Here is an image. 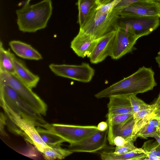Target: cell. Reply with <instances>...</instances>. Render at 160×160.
<instances>
[{
    "mask_svg": "<svg viewBox=\"0 0 160 160\" xmlns=\"http://www.w3.org/2000/svg\"><path fill=\"white\" fill-rule=\"evenodd\" d=\"M157 85L152 69L142 66L132 75L98 92L94 96L101 99L117 95H136L152 90Z\"/></svg>",
    "mask_w": 160,
    "mask_h": 160,
    "instance_id": "obj_1",
    "label": "cell"
},
{
    "mask_svg": "<svg viewBox=\"0 0 160 160\" xmlns=\"http://www.w3.org/2000/svg\"><path fill=\"white\" fill-rule=\"evenodd\" d=\"M51 0H43L33 4L25 3L16 11L17 24L23 32H35L45 28L52 14Z\"/></svg>",
    "mask_w": 160,
    "mask_h": 160,
    "instance_id": "obj_2",
    "label": "cell"
},
{
    "mask_svg": "<svg viewBox=\"0 0 160 160\" xmlns=\"http://www.w3.org/2000/svg\"><path fill=\"white\" fill-rule=\"evenodd\" d=\"M97 4L92 9L79 31L97 39L107 33L116 30L120 18L119 13L113 9L102 12L97 9Z\"/></svg>",
    "mask_w": 160,
    "mask_h": 160,
    "instance_id": "obj_3",
    "label": "cell"
},
{
    "mask_svg": "<svg viewBox=\"0 0 160 160\" xmlns=\"http://www.w3.org/2000/svg\"><path fill=\"white\" fill-rule=\"evenodd\" d=\"M0 104H4L20 117L40 127L47 123L42 115L23 101L16 91L7 85L0 84Z\"/></svg>",
    "mask_w": 160,
    "mask_h": 160,
    "instance_id": "obj_4",
    "label": "cell"
},
{
    "mask_svg": "<svg viewBox=\"0 0 160 160\" xmlns=\"http://www.w3.org/2000/svg\"><path fill=\"white\" fill-rule=\"evenodd\" d=\"M6 118L9 129L12 132L21 135L27 141L34 145L38 150L48 146L42 140L33 122L22 118L4 104H0Z\"/></svg>",
    "mask_w": 160,
    "mask_h": 160,
    "instance_id": "obj_5",
    "label": "cell"
},
{
    "mask_svg": "<svg viewBox=\"0 0 160 160\" xmlns=\"http://www.w3.org/2000/svg\"><path fill=\"white\" fill-rule=\"evenodd\" d=\"M0 84L10 86L23 101L35 111L42 115H46L47 106L45 103L15 74L0 72Z\"/></svg>",
    "mask_w": 160,
    "mask_h": 160,
    "instance_id": "obj_6",
    "label": "cell"
},
{
    "mask_svg": "<svg viewBox=\"0 0 160 160\" xmlns=\"http://www.w3.org/2000/svg\"><path fill=\"white\" fill-rule=\"evenodd\" d=\"M41 127L49 130L69 144L79 142L98 130L97 126L94 125L50 124L47 123Z\"/></svg>",
    "mask_w": 160,
    "mask_h": 160,
    "instance_id": "obj_7",
    "label": "cell"
},
{
    "mask_svg": "<svg viewBox=\"0 0 160 160\" xmlns=\"http://www.w3.org/2000/svg\"><path fill=\"white\" fill-rule=\"evenodd\" d=\"M160 24V18L158 17H130L120 18L118 27L139 38L151 33Z\"/></svg>",
    "mask_w": 160,
    "mask_h": 160,
    "instance_id": "obj_8",
    "label": "cell"
},
{
    "mask_svg": "<svg viewBox=\"0 0 160 160\" xmlns=\"http://www.w3.org/2000/svg\"><path fill=\"white\" fill-rule=\"evenodd\" d=\"M49 67L57 76L84 83L90 82L95 73L94 69L86 62H83L79 65L51 63Z\"/></svg>",
    "mask_w": 160,
    "mask_h": 160,
    "instance_id": "obj_9",
    "label": "cell"
},
{
    "mask_svg": "<svg viewBox=\"0 0 160 160\" xmlns=\"http://www.w3.org/2000/svg\"><path fill=\"white\" fill-rule=\"evenodd\" d=\"M119 15L121 18L130 17H156L160 18V1L139 0L123 9Z\"/></svg>",
    "mask_w": 160,
    "mask_h": 160,
    "instance_id": "obj_10",
    "label": "cell"
},
{
    "mask_svg": "<svg viewBox=\"0 0 160 160\" xmlns=\"http://www.w3.org/2000/svg\"><path fill=\"white\" fill-rule=\"evenodd\" d=\"M116 31L110 57L116 60L132 52L139 38L118 27Z\"/></svg>",
    "mask_w": 160,
    "mask_h": 160,
    "instance_id": "obj_11",
    "label": "cell"
},
{
    "mask_svg": "<svg viewBox=\"0 0 160 160\" xmlns=\"http://www.w3.org/2000/svg\"><path fill=\"white\" fill-rule=\"evenodd\" d=\"M108 128L104 131L98 130L80 142L70 144L68 149L73 152L94 153L106 146Z\"/></svg>",
    "mask_w": 160,
    "mask_h": 160,
    "instance_id": "obj_12",
    "label": "cell"
},
{
    "mask_svg": "<svg viewBox=\"0 0 160 160\" xmlns=\"http://www.w3.org/2000/svg\"><path fill=\"white\" fill-rule=\"evenodd\" d=\"M116 32L113 30L98 38L89 57L91 63L98 64L110 56Z\"/></svg>",
    "mask_w": 160,
    "mask_h": 160,
    "instance_id": "obj_13",
    "label": "cell"
},
{
    "mask_svg": "<svg viewBox=\"0 0 160 160\" xmlns=\"http://www.w3.org/2000/svg\"><path fill=\"white\" fill-rule=\"evenodd\" d=\"M98 39H94L79 31L71 41L70 48L78 56L89 58Z\"/></svg>",
    "mask_w": 160,
    "mask_h": 160,
    "instance_id": "obj_14",
    "label": "cell"
},
{
    "mask_svg": "<svg viewBox=\"0 0 160 160\" xmlns=\"http://www.w3.org/2000/svg\"><path fill=\"white\" fill-rule=\"evenodd\" d=\"M13 62L15 74L19 79L31 88H35L39 81V77L30 71L23 62L17 58L14 55Z\"/></svg>",
    "mask_w": 160,
    "mask_h": 160,
    "instance_id": "obj_15",
    "label": "cell"
},
{
    "mask_svg": "<svg viewBox=\"0 0 160 160\" xmlns=\"http://www.w3.org/2000/svg\"><path fill=\"white\" fill-rule=\"evenodd\" d=\"M135 120L132 118L121 124L108 125L107 139L109 144L113 145V140L117 136H120L127 140L132 137Z\"/></svg>",
    "mask_w": 160,
    "mask_h": 160,
    "instance_id": "obj_16",
    "label": "cell"
},
{
    "mask_svg": "<svg viewBox=\"0 0 160 160\" xmlns=\"http://www.w3.org/2000/svg\"><path fill=\"white\" fill-rule=\"evenodd\" d=\"M9 45L16 54L22 58L36 61L42 59V55L30 45L15 40L10 41Z\"/></svg>",
    "mask_w": 160,
    "mask_h": 160,
    "instance_id": "obj_17",
    "label": "cell"
},
{
    "mask_svg": "<svg viewBox=\"0 0 160 160\" xmlns=\"http://www.w3.org/2000/svg\"><path fill=\"white\" fill-rule=\"evenodd\" d=\"M128 96L117 95L109 97L107 104L108 113L112 115L132 113Z\"/></svg>",
    "mask_w": 160,
    "mask_h": 160,
    "instance_id": "obj_18",
    "label": "cell"
},
{
    "mask_svg": "<svg viewBox=\"0 0 160 160\" xmlns=\"http://www.w3.org/2000/svg\"><path fill=\"white\" fill-rule=\"evenodd\" d=\"M100 154L103 160H144L146 156L143 148H137L124 153L116 154L113 152L104 151Z\"/></svg>",
    "mask_w": 160,
    "mask_h": 160,
    "instance_id": "obj_19",
    "label": "cell"
},
{
    "mask_svg": "<svg viewBox=\"0 0 160 160\" xmlns=\"http://www.w3.org/2000/svg\"><path fill=\"white\" fill-rule=\"evenodd\" d=\"M61 144L42 148L38 150L42 154L44 159L47 160H61L69 156L73 152L68 149H63Z\"/></svg>",
    "mask_w": 160,
    "mask_h": 160,
    "instance_id": "obj_20",
    "label": "cell"
},
{
    "mask_svg": "<svg viewBox=\"0 0 160 160\" xmlns=\"http://www.w3.org/2000/svg\"><path fill=\"white\" fill-rule=\"evenodd\" d=\"M14 54L9 50L5 49L1 41L0 42V72L15 74L13 62Z\"/></svg>",
    "mask_w": 160,
    "mask_h": 160,
    "instance_id": "obj_21",
    "label": "cell"
},
{
    "mask_svg": "<svg viewBox=\"0 0 160 160\" xmlns=\"http://www.w3.org/2000/svg\"><path fill=\"white\" fill-rule=\"evenodd\" d=\"M152 105L151 107L140 111L134 118L135 123L132 137L135 140H136L135 136L137 133L148 122L149 119L151 117L154 116L152 113L154 107L152 104Z\"/></svg>",
    "mask_w": 160,
    "mask_h": 160,
    "instance_id": "obj_22",
    "label": "cell"
},
{
    "mask_svg": "<svg viewBox=\"0 0 160 160\" xmlns=\"http://www.w3.org/2000/svg\"><path fill=\"white\" fill-rule=\"evenodd\" d=\"M96 4V0H78L76 3L78 10L77 22L80 27L84 24L92 9Z\"/></svg>",
    "mask_w": 160,
    "mask_h": 160,
    "instance_id": "obj_23",
    "label": "cell"
},
{
    "mask_svg": "<svg viewBox=\"0 0 160 160\" xmlns=\"http://www.w3.org/2000/svg\"><path fill=\"white\" fill-rule=\"evenodd\" d=\"M36 128L42 141L49 146L66 142L63 139L48 129L39 126Z\"/></svg>",
    "mask_w": 160,
    "mask_h": 160,
    "instance_id": "obj_24",
    "label": "cell"
},
{
    "mask_svg": "<svg viewBox=\"0 0 160 160\" xmlns=\"http://www.w3.org/2000/svg\"><path fill=\"white\" fill-rule=\"evenodd\" d=\"M129 100L132 109V113L134 119L138 113L141 110L149 108L152 105H149L138 98L136 95L132 94L128 96Z\"/></svg>",
    "mask_w": 160,
    "mask_h": 160,
    "instance_id": "obj_25",
    "label": "cell"
},
{
    "mask_svg": "<svg viewBox=\"0 0 160 160\" xmlns=\"http://www.w3.org/2000/svg\"><path fill=\"white\" fill-rule=\"evenodd\" d=\"M106 117L108 125H114L121 124L133 118L132 113L110 114L107 113Z\"/></svg>",
    "mask_w": 160,
    "mask_h": 160,
    "instance_id": "obj_26",
    "label": "cell"
},
{
    "mask_svg": "<svg viewBox=\"0 0 160 160\" xmlns=\"http://www.w3.org/2000/svg\"><path fill=\"white\" fill-rule=\"evenodd\" d=\"M135 141L132 137L127 140L126 142L122 146H116L114 153L116 154L124 153L134 149L136 148L134 144V142Z\"/></svg>",
    "mask_w": 160,
    "mask_h": 160,
    "instance_id": "obj_27",
    "label": "cell"
},
{
    "mask_svg": "<svg viewBox=\"0 0 160 160\" xmlns=\"http://www.w3.org/2000/svg\"><path fill=\"white\" fill-rule=\"evenodd\" d=\"M156 132L158 133V131L156 128L150 125L148 122L137 133L135 136L137 138L139 137L143 139H147L148 138L151 136Z\"/></svg>",
    "mask_w": 160,
    "mask_h": 160,
    "instance_id": "obj_28",
    "label": "cell"
},
{
    "mask_svg": "<svg viewBox=\"0 0 160 160\" xmlns=\"http://www.w3.org/2000/svg\"><path fill=\"white\" fill-rule=\"evenodd\" d=\"M139 0H121L114 7L113 9L119 13L127 7Z\"/></svg>",
    "mask_w": 160,
    "mask_h": 160,
    "instance_id": "obj_29",
    "label": "cell"
},
{
    "mask_svg": "<svg viewBox=\"0 0 160 160\" xmlns=\"http://www.w3.org/2000/svg\"><path fill=\"white\" fill-rule=\"evenodd\" d=\"M152 104L154 107L152 113L155 116L160 117V92L157 99Z\"/></svg>",
    "mask_w": 160,
    "mask_h": 160,
    "instance_id": "obj_30",
    "label": "cell"
},
{
    "mask_svg": "<svg viewBox=\"0 0 160 160\" xmlns=\"http://www.w3.org/2000/svg\"><path fill=\"white\" fill-rule=\"evenodd\" d=\"M148 123L150 125L156 128L158 133L160 131V117L155 116L151 117L148 120Z\"/></svg>",
    "mask_w": 160,
    "mask_h": 160,
    "instance_id": "obj_31",
    "label": "cell"
},
{
    "mask_svg": "<svg viewBox=\"0 0 160 160\" xmlns=\"http://www.w3.org/2000/svg\"><path fill=\"white\" fill-rule=\"evenodd\" d=\"M7 124L6 118L5 114L2 112L0 113V133L2 136L5 135L4 126Z\"/></svg>",
    "mask_w": 160,
    "mask_h": 160,
    "instance_id": "obj_32",
    "label": "cell"
},
{
    "mask_svg": "<svg viewBox=\"0 0 160 160\" xmlns=\"http://www.w3.org/2000/svg\"><path fill=\"white\" fill-rule=\"evenodd\" d=\"M127 140L120 136L116 137L113 140V145L118 146H122L126 142Z\"/></svg>",
    "mask_w": 160,
    "mask_h": 160,
    "instance_id": "obj_33",
    "label": "cell"
},
{
    "mask_svg": "<svg viewBox=\"0 0 160 160\" xmlns=\"http://www.w3.org/2000/svg\"><path fill=\"white\" fill-rule=\"evenodd\" d=\"M151 153L160 157V145L158 144L152 145L150 150L148 151Z\"/></svg>",
    "mask_w": 160,
    "mask_h": 160,
    "instance_id": "obj_34",
    "label": "cell"
},
{
    "mask_svg": "<svg viewBox=\"0 0 160 160\" xmlns=\"http://www.w3.org/2000/svg\"><path fill=\"white\" fill-rule=\"evenodd\" d=\"M145 151V150H144ZM146 156L144 159L145 160H160V157L151 153L149 152L145 151Z\"/></svg>",
    "mask_w": 160,
    "mask_h": 160,
    "instance_id": "obj_35",
    "label": "cell"
},
{
    "mask_svg": "<svg viewBox=\"0 0 160 160\" xmlns=\"http://www.w3.org/2000/svg\"><path fill=\"white\" fill-rule=\"evenodd\" d=\"M98 129L101 131H104L108 128V124L107 122H102L97 126Z\"/></svg>",
    "mask_w": 160,
    "mask_h": 160,
    "instance_id": "obj_36",
    "label": "cell"
},
{
    "mask_svg": "<svg viewBox=\"0 0 160 160\" xmlns=\"http://www.w3.org/2000/svg\"><path fill=\"white\" fill-rule=\"evenodd\" d=\"M112 0H96L98 5H103L110 2Z\"/></svg>",
    "mask_w": 160,
    "mask_h": 160,
    "instance_id": "obj_37",
    "label": "cell"
},
{
    "mask_svg": "<svg viewBox=\"0 0 160 160\" xmlns=\"http://www.w3.org/2000/svg\"><path fill=\"white\" fill-rule=\"evenodd\" d=\"M151 137L154 138L159 145H160V136L158 132H156L152 135Z\"/></svg>",
    "mask_w": 160,
    "mask_h": 160,
    "instance_id": "obj_38",
    "label": "cell"
},
{
    "mask_svg": "<svg viewBox=\"0 0 160 160\" xmlns=\"http://www.w3.org/2000/svg\"><path fill=\"white\" fill-rule=\"evenodd\" d=\"M31 0H27L25 3H29V2L31 1Z\"/></svg>",
    "mask_w": 160,
    "mask_h": 160,
    "instance_id": "obj_39",
    "label": "cell"
},
{
    "mask_svg": "<svg viewBox=\"0 0 160 160\" xmlns=\"http://www.w3.org/2000/svg\"><path fill=\"white\" fill-rule=\"evenodd\" d=\"M158 55L160 56V49L159 51L158 52Z\"/></svg>",
    "mask_w": 160,
    "mask_h": 160,
    "instance_id": "obj_40",
    "label": "cell"
},
{
    "mask_svg": "<svg viewBox=\"0 0 160 160\" xmlns=\"http://www.w3.org/2000/svg\"><path fill=\"white\" fill-rule=\"evenodd\" d=\"M159 68H160V60H159Z\"/></svg>",
    "mask_w": 160,
    "mask_h": 160,
    "instance_id": "obj_41",
    "label": "cell"
},
{
    "mask_svg": "<svg viewBox=\"0 0 160 160\" xmlns=\"http://www.w3.org/2000/svg\"><path fill=\"white\" fill-rule=\"evenodd\" d=\"M158 134L160 136V131L159 132H158Z\"/></svg>",
    "mask_w": 160,
    "mask_h": 160,
    "instance_id": "obj_42",
    "label": "cell"
},
{
    "mask_svg": "<svg viewBox=\"0 0 160 160\" xmlns=\"http://www.w3.org/2000/svg\"><path fill=\"white\" fill-rule=\"evenodd\" d=\"M157 1H160V0H155Z\"/></svg>",
    "mask_w": 160,
    "mask_h": 160,
    "instance_id": "obj_43",
    "label": "cell"
}]
</instances>
